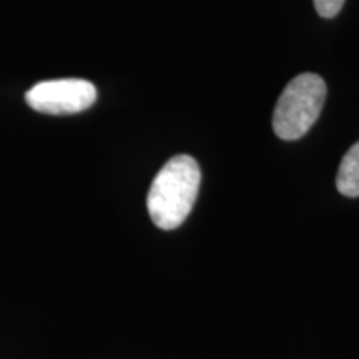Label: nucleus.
Masks as SVG:
<instances>
[{
	"mask_svg": "<svg viewBox=\"0 0 359 359\" xmlns=\"http://www.w3.org/2000/svg\"><path fill=\"white\" fill-rule=\"evenodd\" d=\"M201 182L200 167L190 155H177L156 173L148 191L151 222L161 230H175L190 215Z\"/></svg>",
	"mask_w": 359,
	"mask_h": 359,
	"instance_id": "nucleus-1",
	"label": "nucleus"
},
{
	"mask_svg": "<svg viewBox=\"0 0 359 359\" xmlns=\"http://www.w3.org/2000/svg\"><path fill=\"white\" fill-rule=\"evenodd\" d=\"M25 100L40 114L74 115L95 103L97 88L83 79L45 80L25 93Z\"/></svg>",
	"mask_w": 359,
	"mask_h": 359,
	"instance_id": "nucleus-3",
	"label": "nucleus"
},
{
	"mask_svg": "<svg viewBox=\"0 0 359 359\" xmlns=\"http://www.w3.org/2000/svg\"><path fill=\"white\" fill-rule=\"evenodd\" d=\"M326 100V83L316 74H302L278 98L273 128L281 140H298L313 127Z\"/></svg>",
	"mask_w": 359,
	"mask_h": 359,
	"instance_id": "nucleus-2",
	"label": "nucleus"
},
{
	"mask_svg": "<svg viewBox=\"0 0 359 359\" xmlns=\"http://www.w3.org/2000/svg\"><path fill=\"white\" fill-rule=\"evenodd\" d=\"M343 4L344 0H314L316 12L325 19H333V17L338 15L341 8H343Z\"/></svg>",
	"mask_w": 359,
	"mask_h": 359,
	"instance_id": "nucleus-5",
	"label": "nucleus"
},
{
	"mask_svg": "<svg viewBox=\"0 0 359 359\" xmlns=\"http://www.w3.org/2000/svg\"><path fill=\"white\" fill-rule=\"evenodd\" d=\"M336 187L344 196H359V142L343 156L336 177Z\"/></svg>",
	"mask_w": 359,
	"mask_h": 359,
	"instance_id": "nucleus-4",
	"label": "nucleus"
}]
</instances>
